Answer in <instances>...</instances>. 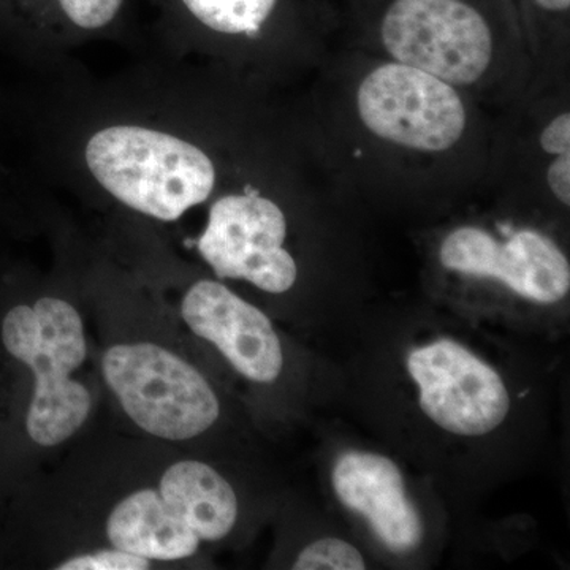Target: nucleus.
Listing matches in <instances>:
<instances>
[{
  "label": "nucleus",
  "instance_id": "7ed1b4c3",
  "mask_svg": "<svg viewBox=\"0 0 570 570\" xmlns=\"http://www.w3.org/2000/svg\"><path fill=\"white\" fill-rule=\"evenodd\" d=\"M505 0H387L377 36L392 61L455 88L489 75L497 51L494 10Z\"/></svg>",
  "mask_w": 570,
  "mask_h": 570
},
{
  "label": "nucleus",
  "instance_id": "1a4fd4ad",
  "mask_svg": "<svg viewBox=\"0 0 570 570\" xmlns=\"http://www.w3.org/2000/svg\"><path fill=\"white\" fill-rule=\"evenodd\" d=\"M439 261L459 275L493 279L513 294L553 305L569 295L568 257L549 236L531 228L497 235L475 225H464L445 236Z\"/></svg>",
  "mask_w": 570,
  "mask_h": 570
},
{
  "label": "nucleus",
  "instance_id": "0eeeda50",
  "mask_svg": "<svg viewBox=\"0 0 570 570\" xmlns=\"http://www.w3.org/2000/svg\"><path fill=\"white\" fill-rule=\"evenodd\" d=\"M135 0H0V41L21 61L61 80L71 55L132 28Z\"/></svg>",
  "mask_w": 570,
  "mask_h": 570
},
{
  "label": "nucleus",
  "instance_id": "ddd939ff",
  "mask_svg": "<svg viewBox=\"0 0 570 570\" xmlns=\"http://www.w3.org/2000/svg\"><path fill=\"white\" fill-rule=\"evenodd\" d=\"M175 515L204 542L227 538L238 520V498L220 472L198 460H179L156 485Z\"/></svg>",
  "mask_w": 570,
  "mask_h": 570
},
{
  "label": "nucleus",
  "instance_id": "423d86ee",
  "mask_svg": "<svg viewBox=\"0 0 570 570\" xmlns=\"http://www.w3.org/2000/svg\"><path fill=\"white\" fill-rule=\"evenodd\" d=\"M355 100L374 137L407 151H449L468 126L459 88L406 63L389 61L367 71Z\"/></svg>",
  "mask_w": 570,
  "mask_h": 570
},
{
  "label": "nucleus",
  "instance_id": "9b49d317",
  "mask_svg": "<svg viewBox=\"0 0 570 570\" xmlns=\"http://www.w3.org/2000/svg\"><path fill=\"white\" fill-rule=\"evenodd\" d=\"M332 480L340 501L362 513L390 550L403 553L422 542V519L392 460L376 453L348 452L337 460Z\"/></svg>",
  "mask_w": 570,
  "mask_h": 570
},
{
  "label": "nucleus",
  "instance_id": "2eb2a0df",
  "mask_svg": "<svg viewBox=\"0 0 570 570\" xmlns=\"http://www.w3.org/2000/svg\"><path fill=\"white\" fill-rule=\"evenodd\" d=\"M154 562L129 551L108 547L75 554L56 566L58 570H148Z\"/></svg>",
  "mask_w": 570,
  "mask_h": 570
},
{
  "label": "nucleus",
  "instance_id": "4468645a",
  "mask_svg": "<svg viewBox=\"0 0 570 570\" xmlns=\"http://www.w3.org/2000/svg\"><path fill=\"white\" fill-rule=\"evenodd\" d=\"M365 560L358 549L346 540L318 539L296 558L295 570H362Z\"/></svg>",
  "mask_w": 570,
  "mask_h": 570
},
{
  "label": "nucleus",
  "instance_id": "a211bd4d",
  "mask_svg": "<svg viewBox=\"0 0 570 570\" xmlns=\"http://www.w3.org/2000/svg\"><path fill=\"white\" fill-rule=\"evenodd\" d=\"M523 7L540 21H568L570 0H523Z\"/></svg>",
  "mask_w": 570,
  "mask_h": 570
},
{
  "label": "nucleus",
  "instance_id": "6e6552de",
  "mask_svg": "<svg viewBox=\"0 0 570 570\" xmlns=\"http://www.w3.org/2000/svg\"><path fill=\"white\" fill-rule=\"evenodd\" d=\"M407 370L420 390L428 419L459 436H483L497 430L510 411L504 381L466 347L438 340L412 351Z\"/></svg>",
  "mask_w": 570,
  "mask_h": 570
},
{
  "label": "nucleus",
  "instance_id": "f3484780",
  "mask_svg": "<svg viewBox=\"0 0 570 570\" xmlns=\"http://www.w3.org/2000/svg\"><path fill=\"white\" fill-rule=\"evenodd\" d=\"M547 184L561 205H570V154L554 156L547 170Z\"/></svg>",
  "mask_w": 570,
  "mask_h": 570
},
{
  "label": "nucleus",
  "instance_id": "f8f14e48",
  "mask_svg": "<svg viewBox=\"0 0 570 570\" xmlns=\"http://www.w3.org/2000/svg\"><path fill=\"white\" fill-rule=\"evenodd\" d=\"M105 532L111 547L151 562L187 560L202 546V540L168 508L156 485L124 497L110 510Z\"/></svg>",
  "mask_w": 570,
  "mask_h": 570
},
{
  "label": "nucleus",
  "instance_id": "f03ea898",
  "mask_svg": "<svg viewBox=\"0 0 570 570\" xmlns=\"http://www.w3.org/2000/svg\"><path fill=\"white\" fill-rule=\"evenodd\" d=\"M157 39L174 61L214 69H268L294 47L305 0H146Z\"/></svg>",
  "mask_w": 570,
  "mask_h": 570
},
{
  "label": "nucleus",
  "instance_id": "9d476101",
  "mask_svg": "<svg viewBox=\"0 0 570 570\" xmlns=\"http://www.w3.org/2000/svg\"><path fill=\"white\" fill-rule=\"evenodd\" d=\"M184 283L179 314L187 328L213 344L242 376L257 384L275 382L284 366L283 346L264 311L217 277Z\"/></svg>",
  "mask_w": 570,
  "mask_h": 570
},
{
  "label": "nucleus",
  "instance_id": "f257e3e1",
  "mask_svg": "<svg viewBox=\"0 0 570 570\" xmlns=\"http://www.w3.org/2000/svg\"><path fill=\"white\" fill-rule=\"evenodd\" d=\"M0 337L33 376L26 415L29 438L40 448H58L88 422L94 404L91 390L75 379L88 356L80 311L66 296L43 294L11 306Z\"/></svg>",
  "mask_w": 570,
  "mask_h": 570
},
{
  "label": "nucleus",
  "instance_id": "dca6fc26",
  "mask_svg": "<svg viewBox=\"0 0 570 570\" xmlns=\"http://www.w3.org/2000/svg\"><path fill=\"white\" fill-rule=\"evenodd\" d=\"M540 148L550 156L570 154V115L562 111L543 127L539 137Z\"/></svg>",
  "mask_w": 570,
  "mask_h": 570
},
{
  "label": "nucleus",
  "instance_id": "39448f33",
  "mask_svg": "<svg viewBox=\"0 0 570 570\" xmlns=\"http://www.w3.org/2000/svg\"><path fill=\"white\" fill-rule=\"evenodd\" d=\"M273 179L265 176L217 198L186 246L217 279L245 281L283 295L298 279V265L287 249V213L275 187L266 186Z\"/></svg>",
  "mask_w": 570,
  "mask_h": 570
},
{
  "label": "nucleus",
  "instance_id": "20e7f679",
  "mask_svg": "<svg viewBox=\"0 0 570 570\" xmlns=\"http://www.w3.org/2000/svg\"><path fill=\"white\" fill-rule=\"evenodd\" d=\"M100 366L124 414L149 436L190 441L219 419V397L204 374L160 344H115L105 352Z\"/></svg>",
  "mask_w": 570,
  "mask_h": 570
}]
</instances>
